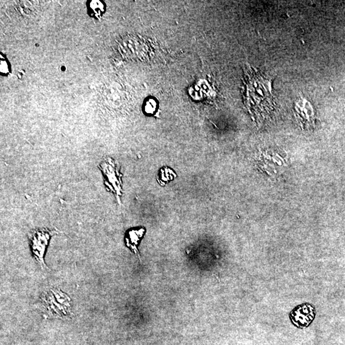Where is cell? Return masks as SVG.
<instances>
[{"label": "cell", "mask_w": 345, "mask_h": 345, "mask_svg": "<svg viewBox=\"0 0 345 345\" xmlns=\"http://www.w3.org/2000/svg\"><path fill=\"white\" fill-rule=\"evenodd\" d=\"M40 309L45 318L67 319L73 315L71 298L59 289H51L42 295Z\"/></svg>", "instance_id": "obj_2"}, {"label": "cell", "mask_w": 345, "mask_h": 345, "mask_svg": "<svg viewBox=\"0 0 345 345\" xmlns=\"http://www.w3.org/2000/svg\"><path fill=\"white\" fill-rule=\"evenodd\" d=\"M9 69L8 67V62L6 60H2L1 62V73L7 74L9 73Z\"/></svg>", "instance_id": "obj_9"}, {"label": "cell", "mask_w": 345, "mask_h": 345, "mask_svg": "<svg viewBox=\"0 0 345 345\" xmlns=\"http://www.w3.org/2000/svg\"><path fill=\"white\" fill-rule=\"evenodd\" d=\"M99 168L103 173L106 188L115 194L118 202L121 204L122 183L119 166L114 160L106 157L99 164Z\"/></svg>", "instance_id": "obj_3"}, {"label": "cell", "mask_w": 345, "mask_h": 345, "mask_svg": "<svg viewBox=\"0 0 345 345\" xmlns=\"http://www.w3.org/2000/svg\"><path fill=\"white\" fill-rule=\"evenodd\" d=\"M145 231V229L143 228L132 229V230L128 231L126 237V245L131 249V251L137 254L140 259V257L138 250V245L143 235H144Z\"/></svg>", "instance_id": "obj_5"}, {"label": "cell", "mask_w": 345, "mask_h": 345, "mask_svg": "<svg viewBox=\"0 0 345 345\" xmlns=\"http://www.w3.org/2000/svg\"><path fill=\"white\" fill-rule=\"evenodd\" d=\"M89 8L96 16H101L105 11L104 4L100 1H92L90 2Z\"/></svg>", "instance_id": "obj_7"}, {"label": "cell", "mask_w": 345, "mask_h": 345, "mask_svg": "<svg viewBox=\"0 0 345 345\" xmlns=\"http://www.w3.org/2000/svg\"><path fill=\"white\" fill-rule=\"evenodd\" d=\"M59 233L56 230H50L48 229H38L30 233L29 237L30 246L35 259L42 267H46L45 262V254L47 249L50 238L55 234Z\"/></svg>", "instance_id": "obj_4"}, {"label": "cell", "mask_w": 345, "mask_h": 345, "mask_svg": "<svg viewBox=\"0 0 345 345\" xmlns=\"http://www.w3.org/2000/svg\"><path fill=\"white\" fill-rule=\"evenodd\" d=\"M249 69L246 80V101L249 108L256 115L270 114L275 105L271 89L272 78Z\"/></svg>", "instance_id": "obj_1"}, {"label": "cell", "mask_w": 345, "mask_h": 345, "mask_svg": "<svg viewBox=\"0 0 345 345\" xmlns=\"http://www.w3.org/2000/svg\"><path fill=\"white\" fill-rule=\"evenodd\" d=\"M295 109L297 112V115H299L300 119H306L307 122H309L312 121L313 112H312V106L311 104L305 99L301 97L299 101L296 103Z\"/></svg>", "instance_id": "obj_6"}, {"label": "cell", "mask_w": 345, "mask_h": 345, "mask_svg": "<svg viewBox=\"0 0 345 345\" xmlns=\"http://www.w3.org/2000/svg\"><path fill=\"white\" fill-rule=\"evenodd\" d=\"M157 104L156 101L154 99H149L145 102L144 109L145 112L148 115L154 114L156 112Z\"/></svg>", "instance_id": "obj_8"}]
</instances>
